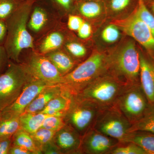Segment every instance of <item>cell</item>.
Returning <instances> with one entry per match:
<instances>
[{"label": "cell", "mask_w": 154, "mask_h": 154, "mask_svg": "<svg viewBox=\"0 0 154 154\" xmlns=\"http://www.w3.org/2000/svg\"><path fill=\"white\" fill-rule=\"evenodd\" d=\"M110 66V57L101 53H93L75 69L63 76L60 86L76 96L90 83L109 72Z\"/></svg>", "instance_id": "obj_1"}, {"label": "cell", "mask_w": 154, "mask_h": 154, "mask_svg": "<svg viewBox=\"0 0 154 154\" xmlns=\"http://www.w3.org/2000/svg\"><path fill=\"white\" fill-rule=\"evenodd\" d=\"M32 2L22 3L7 19L8 33L5 48L8 57L17 61L21 51L26 48H33V38L27 29L28 15Z\"/></svg>", "instance_id": "obj_2"}, {"label": "cell", "mask_w": 154, "mask_h": 154, "mask_svg": "<svg viewBox=\"0 0 154 154\" xmlns=\"http://www.w3.org/2000/svg\"><path fill=\"white\" fill-rule=\"evenodd\" d=\"M128 85L108 72L89 84L76 96L105 108L115 105Z\"/></svg>", "instance_id": "obj_3"}, {"label": "cell", "mask_w": 154, "mask_h": 154, "mask_svg": "<svg viewBox=\"0 0 154 154\" xmlns=\"http://www.w3.org/2000/svg\"><path fill=\"white\" fill-rule=\"evenodd\" d=\"M110 59L111 73L128 85L140 84V53L133 42H128Z\"/></svg>", "instance_id": "obj_4"}, {"label": "cell", "mask_w": 154, "mask_h": 154, "mask_svg": "<svg viewBox=\"0 0 154 154\" xmlns=\"http://www.w3.org/2000/svg\"><path fill=\"white\" fill-rule=\"evenodd\" d=\"M26 70L10 62L5 71L0 74V111L11 105L18 98L32 79Z\"/></svg>", "instance_id": "obj_5"}, {"label": "cell", "mask_w": 154, "mask_h": 154, "mask_svg": "<svg viewBox=\"0 0 154 154\" xmlns=\"http://www.w3.org/2000/svg\"><path fill=\"white\" fill-rule=\"evenodd\" d=\"M102 108L91 101L73 96L65 121L83 136L93 128Z\"/></svg>", "instance_id": "obj_6"}, {"label": "cell", "mask_w": 154, "mask_h": 154, "mask_svg": "<svg viewBox=\"0 0 154 154\" xmlns=\"http://www.w3.org/2000/svg\"><path fill=\"white\" fill-rule=\"evenodd\" d=\"M132 124L115 105L102 108L93 128L103 134L124 142Z\"/></svg>", "instance_id": "obj_7"}, {"label": "cell", "mask_w": 154, "mask_h": 154, "mask_svg": "<svg viewBox=\"0 0 154 154\" xmlns=\"http://www.w3.org/2000/svg\"><path fill=\"white\" fill-rule=\"evenodd\" d=\"M114 105L132 125L143 115L150 105L140 84L128 86Z\"/></svg>", "instance_id": "obj_8"}, {"label": "cell", "mask_w": 154, "mask_h": 154, "mask_svg": "<svg viewBox=\"0 0 154 154\" xmlns=\"http://www.w3.org/2000/svg\"><path fill=\"white\" fill-rule=\"evenodd\" d=\"M125 19L114 21L113 25L131 36L154 56V36L147 25L141 19L135 11Z\"/></svg>", "instance_id": "obj_9"}, {"label": "cell", "mask_w": 154, "mask_h": 154, "mask_svg": "<svg viewBox=\"0 0 154 154\" xmlns=\"http://www.w3.org/2000/svg\"><path fill=\"white\" fill-rule=\"evenodd\" d=\"M49 86H51L41 81L32 79L25 86L18 98L2 111V118L19 117L36 96Z\"/></svg>", "instance_id": "obj_10"}, {"label": "cell", "mask_w": 154, "mask_h": 154, "mask_svg": "<svg viewBox=\"0 0 154 154\" xmlns=\"http://www.w3.org/2000/svg\"><path fill=\"white\" fill-rule=\"evenodd\" d=\"M26 70L33 79L51 86H60L62 79V75L51 61L44 57H33Z\"/></svg>", "instance_id": "obj_11"}, {"label": "cell", "mask_w": 154, "mask_h": 154, "mask_svg": "<svg viewBox=\"0 0 154 154\" xmlns=\"http://www.w3.org/2000/svg\"><path fill=\"white\" fill-rule=\"evenodd\" d=\"M119 143L115 139L92 128L82 136L80 152L81 154H109Z\"/></svg>", "instance_id": "obj_12"}, {"label": "cell", "mask_w": 154, "mask_h": 154, "mask_svg": "<svg viewBox=\"0 0 154 154\" xmlns=\"http://www.w3.org/2000/svg\"><path fill=\"white\" fill-rule=\"evenodd\" d=\"M82 137L72 127L66 124L56 132L53 141L61 154H81Z\"/></svg>", "instance_id": "obj_13"}, {"label": "cell", "mask_w": 154, "mask_h": 154, "mask_svg": "<svg viewBox=\"0 0 154 154\" xmlns=\"http://www.w3.org/2000/svg\"><path fill=\"white\" fill-rule=\"evenodd\" d=\"M140 84L149 104L154 105V63L140 53Z\"/></svg>", "instance_id": "obj_14"}, {"label": "cell", "mask_w": 154, "mask_h": 154, "mask_svg": "<svg viewBox=\"0 0 154 154\" xmlns=\"http://www.w3.org/2000/svg\"><path fill=\"white\" fill-rule=\"evenodd\" d=\"M73 97L72 94L64 90L61 94L51 100L39 113L64 117L71 105Z\"/></svg>", "instance_id": "obj_15"}, {"label": "cell", "mask_w": 154, "mask_h": 154, "mask_svg": "<svg viewBox=\"0 0 154 154\" xmlns=\"http://www.w3.org/2000/svg\"><path fill=\"white\" fill-rule=\"evenodd\" d=\"M64 90L63 88L59 85L47 87L36 96L26 108L24 113H39L44 109L51 100L61 94Z\"/></svg>", "instance_id": "obj_16"}, {"label": "cell", "mask_w": 154, "mask_h": 154, "mask_svg": "<svg viewBox=\"0 0 154 154\" xmlns=\"http://www.w3.org/2000/svg\"><path fill=\"white\" fill-rule=\"evenodd\" d=\"M129 142L140 146L147 154H154V134L145 131H131L122 143Z\"/></svg>", "instance_id": "obj_17"}, {"label": "cell", "mask_w": 154, "mask_h": 154, "mask_svg": "<svg viewBox=\"0 0 154 154\" xmlns=\"http://www.w3.org/2000/svg\"><path fill=\"white\" fill-rule=\"evenodd\" d=\"M50 116L41 113H23L19 117L21 128L32 134L41 128L45 119Z\"/></svg>", "instance_id": "obj_18"}, {"label": "cell", "mask_w": 154, "mask_h": 154, "mask_svg": "<svg viewBox=\"0 0 154 154\" xmlns=\"http://www.w3.org/2000/svg\"><path fill=\"white\" fill-rule=\"evenodd\" d=\"M134 131L154 134V105H150L143 115L132 125L130 132Z\"/></svg>", "instance_id": "obj_19"}, {"label": "cell", "mask_w": 154, "mask_h": 154, "mask_svg": "<svg viewBox=\"0 0 154 154\" xmlns=\"http://www.w3.org/2000/svg\"><path fill=\"white\" fill-rule=\"evenodd\" d=\"M12 139L14 145L25 148L31 152L32 154H42L31 135L22 128L17 131L13 135Z\"/></svg>", "instance_id": "obj_20"}, {"label": "cell", "mask_w": 154, "mask_h": 154, "mask_svg": "<svg viewBox=\"0 0 154 154\" xmlns=\"http://www.w3.org/2000/svg\"><path fill=\"white\" fill-rule=\"evenodd\" d=\"M49 59L63 76L69 72L74 66V63L71 59L63 52H56L50 54Z\"/></svg>", "instance_id": "obj_21"}, {"label": "cell", "mask_w": 154, "mask_h": 154, "mask_svg": "<svg viewBox=\"0 0 154 154\" xmlns=\"http://www.w3.org/2000/svg\"><path fill=\"white\" fill-rule=\"evenodd\" d=\"M104 5L102 1H80L78 3V8L83 16L94 18L101 14Z\"/></svg>", "instance_id": "obj_22"}, {"label": "cell", "mask_w": 154, "mask_h": 154, "mask_svg": "<svg viewBox=\"0 0 154 154\" xmlns=\"http://www.w3.org/2000/svg\"><path fill=\"white\" fill-rule=\"evenodd\" d=\"M20 128L19 117L2 118L0 121V140L12 138Z\"/></svg>", "instance_id": "obj_23"}, {"label": "cell", "mask_w": 154, "mask_h": 154, "mask_svg": "<svg viewBox=\"0 0 154 154\" xmlns=\"http://www.w3.org/2000/svg\"><path fill=\"white\" fill-rule=\"evenodd\" d=\"M135 11L139 17L147 25L154 36V16L149 10L143 0H138Z\"/></svg>", "instance_id": "obj_24"}, {"label": "cell", "mask_w": 154, "mask_h": 154, "mask_svg": "<svg viewBox=\"0 0 154 154\" xmlns=\"http://www.w3.org/2000/svg\"><path fill=\"white\" fill-rule=\"evenodd\" d=\"M47 21L46 13L42 8L36 7L34 8L29 23L30 29L33 31L41 30Z\"/></svg>", "instance_id": "obj_25"}, {"label": "cell", "mask_w": 154, "mask_h": 154, "mask_svg": "<svg viewBox=\"0 0 154 154\" xmlns=\"http://www.w3.org/2000/svg\"><path fill=\"white\" fill-rule=\"evenodd\" d=\"M62 35L58 32L51 33L45 38L40 47V51L43 53L50 52L60 47L63 42Z\"/></svg>", "instance_id": "obj_26"}, {"label": "cell", "mask_w": 154, "mask_h": 154, "mask_svg": "<svg viewBox=\"0 0 154 154\" xmlns=\"http://www.w3.org/2000/svg\"><path fill=\"white\" fill-rule=\"evenodd\" d=\"M109 154H147L137 144L133 143L119 144L110 152Z\"/></svg>", "instance_id": "obj_27"}, {"label": "cell", "mask_w": 154, "mask_h": 154, "mask_svg": "<svg viewBox=\"0 0 154 154\" xmlns=\"http://www.w3.org/2000/svg\"><path fill=\"white\" fill-rule=\"evenodd\" d=\"M55 133L52 131L41 128L30 135L36 145L40 149L42 146L53 140Z\"/></svg>", "instance_id": "obj_28"}, {"label": "cell", "mask_w": 154, "mask_h": 154, "mask_svg": "<svg viewBox=\"0 0 154 154\" xmlns=\"http://www.w3.org/2000/svg\"><path fill=\"white\" fill-rule=\"evenodd\" d=\"M21 4L19 0H0V19L7 20Z\"/></svg>", "instance_id": "obj_29"}, {"label": "cell", "mask_w": 154, "mask_h": 154, "mask_svg": "<svg viewBox=\"0 0 154 154\" xmlns=\"http://www.w3.org/2000/svg\"><path fill=\"white\" fill-rule=\"evenodd\" d=\"M108 8L114 12H119L137 6L138 0H104Z\"/></svg>", "instance_id": "obj_30"}, {"label": "cell", "mask_w": 154, "mask_h": 154, "mask_svg": "<svg viewBox=\"0 0 154 154\" xmlns=\"http://www.w3.org/2000/svg\"><path fill=\"white\" fill-rule=\"evenodd\" d=\"M66 124L64 117L50 116L45 119L41 128L57 132Z\"/></svg>", "instance_id": "obj_31"}, {"label": "cell", "mask_w": 154, "mask_h": 154, "mask_svg": "<svg viewBox=\"0 0 154 154\" xmlns=\"http://www.w3.org/2000/svg\"><path fill=\"white\" fill-rule=\"evenodd\" d=\"M118 28L113 24L106 27L102 31V33L103 40L108 43H113L117 41L120 36Z\"/></svg>", "instance_id": "obj_32"}, {"label": "cell", "mask_w": 154, "mask_h": 154, "mask_svg": "<svg viewBox=\"0 0 154 154\" xmlns=\"http://www.w3.org/2000/svg\"><path fill=\"white\" fill-rule=\"evenodd\" d=\"M66 46L68 50L75 57H83L86 54L85 48L79 43L71 42L67 44Z\"/></svg>", "instance_id": "obj_33"}, {"label": "cell", "mask_w": 154, "mask_h": 154, "mask_svg": "<svg viewBox=\"0 0 154 154\" xmlns=\"http://www.w3.org/2000/svg\"><path fill=\"white\" fill-rule=\"evenodd\" d=\"M84 22L81 17L71 15L69 17L68 26L71 30L78 31Z\"/></svg>", "instance_id": "obj_34"}, {"label": "cell", "mask_w": 154, "mask_h": 154, "mask_svg": "<svg viewBox=\"0 0 154 154\" xmlns=\"http://www.w3.org/2000/svg\"><path fill=\"white\" fill-rule=\"evenodd\" d=\"M42 153L46 154H60V151L58 148L53 140L48 143L42 146L40 148Z\"/></svg>", "instance_id": "obj_35"}, {"label": "cell", "mask_w": 154, "mask_h": 154, "mask_svg": "<svg viewBox=\"0 0 154 154\" xmlns=\"http://www.w3.org/2000/svg\"><path fill=\"white\" fill-rule=\"evenodd\" d=\"M91 25L87 22H84L78 30V35L80 38L85 39L91 36Z\"/></svg>", "instance_id": "obj_36"}, {"label": "cell", "mask_w": 154, "mask_h": 154, "mask_svg": "<svg viewBox=\"0 0 154 154\" xmlns=\"http://www.w3.org/2000/svg\"><path fill=\"white\" fill-rule=\"evenodd\" d=\"M12 145V137L0 140V154H9V151Z\"/></svg>", "instance_id": "obj_37"}, {"label": "cell", "mask_w": 154, "mask_h": 154, "mask_svg": "<svg viewBox=\"0 0 154 154\" xmlns=\"http://www.w3.org/2000/svg\"><path fill=\"white\" fill-rule=\"evenodd\" d=\"M9 154H32V152L27 149L20 146L13 145L10 151Z\"/></svg>", "instance_id": "obj_38"}, {"label": "cell", "mask_w": 154, "mask_h": 154, "mask_svg": "<svg viewBox=\"0 0 154 154\" xmlns=\"http://www.w3.org/2000/svg\"><path fill=\"white\" fill-rule=\"evenodd\" d=\"M54 2L66 10H69L73 5L74 0H52Z\"/></svg>", "instance_id": "obj_39"}, {"label": "cell", "mask_w": 154, "mask_h": 154, "mask_svg": "<svg viewBox=\"0 0 154 154\" xmlns=\"http://www.w3.org/2000/svg\"><path fill=\"white\" fill-rule=\"evenodd\" d=\"M8 33L6 23L5 21L0 19V44L5 41L6 36Z\"/></svg>", "instance_id": "obj_40"}, {"label": "cell", "mask_w": 154, "mask_h": 154, "mask_svg": "<svg viewBox=\"0 0 154 154\" xmlns=\"http://www.w3.org/2000/svg\"><path fill=\"white\" fill-rule=\"evenodd\" d=\"M7 57H8L5 49L0 45V72L2 70L3 65Z\"/></svg>", "instance_id": "obj_41"}, {"label": "cell", "mask_w": 154, "mask_h": 154, "mask_svg": "<svg viewBox=\"0 0 154 154\" xmlns=\"http://www.w3.org/2000/svg\"><path fill=\"white\" fill-rule=\"evenodd\" d=\"M145 4L147 7H149L150 8L151 11L154 14V0H151Z\"/></svg>", "instance_id": "obj_42"}, {"label": "cell", "mask_w": 154, "mask_h": 154, "mask_svg": "<svg viewBox=\"0 0 154 154\" xmlns=\"http://www.w3.org/2000/svg\"><path fill=\"white\" fill-rule=\"evenodd\" d=\"M143 2H144V3L146 4V3L148 2H149L151 0H143Z\"/></svg>", "instance_id": "obj_43"}, {"label": "cell", "mask_w": 154, "mask_h": 154, "mask_svg": "<svg viewBox=\"0 0 154 154\" xmlns=\"http://www.w3.org/2000/svg\"><path fill=\"white\" fill-rule=\"evenodd\" d=\"M2 111H0V121L2 120Z\"/></svg>", "instance_id": "obj_44"}, {"label": "cell", "mask_w": 154, "mask_h": 154, "mask_svg": "<svg viewBox=\"0 0 154 154\" xmlns=\"http://www.w3.org/2000/svg\"><path fill=\"white\" fill-rule=\"evenodd\" d=\"M80 1H104V0H80Z\"/></svg>", "instance_id": "obj_45"}, {"label": "cell", "mask_w": 154, "mask_h": 154, "mask_svg": "<svg viewBox=\"0 0 154 154\" xmlns=\"http://www.w3.org/2000/svg\"><path fill=\"white\" fill-rule=\"evenodd\" d=\"M153 57H154V56H153Z\"/></svg>", "instance_id": "obj_46"}]
</instances>
